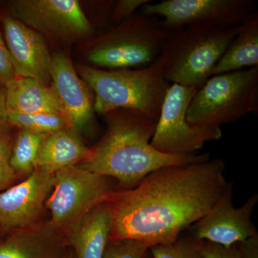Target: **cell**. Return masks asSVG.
Wrapping results in <instances>:
<instances>
[{"mask_svg": "<svg viewBox=\"0 0 258 258\" xmlns=\"http://www.w3.org/2000/svg\"><path fill=\"white\" fill-rule=\"evenodd\" d=\"M12 18L46 35L64 38L88 36L92 26L76 0H16L9 4Z\"/></svg>", "mask_w": 258, "mask_h": 258, "instance_id": "10", "label": "cell"}, {"mask_svg": "<svg viewBox=\"0 0 258 258\" xmlns=\"http://www.w3.org/2000/svg\"><path fill=\"white\" fill-rule=\"evenodd\" d=\"M8 123L0 125V192L9 187L18 179V174L10 164L14 138Z\"/></svg>", "mask_w": 258, "mask_h": 258, "instance_id": "23", "label": "cell"}, {"mask_svg": "<svg viewBox=\"0 0 258 258\" xmlns=\"http://www.w3.org/2000/svg\"><path fill=\"white\" fill-rule=\"evenodd\" d=\"M147 245L134 240H109L103 258H149Z\"/></svg>", "mask_w": 258, "mask_h": 258, "instance_id": "24", "label": "cell"}, {"mask_svg": "<svg viewBox=\"0 0 258 258\" xmlns=\"http://www.w3.org/2000/svg\"><path fill=\"white\" fill-rule=\"evenodd\" d=\"M153 258H204L200 240L192 237H180L174 242L150 247Z\"/></svg>", "mask_w": 258, "mask_h": 258, "instance_id": "22", "label": "cell"}, {"mask_svg": "<svg viewBox=\"0 0 258 258\" xmlns=\"http://www.w3.org/2000/svg\"><path fill=\"white\" fill-rule=\"evenodd\" d=\"M8 109L6 105V89L0 88V125L6 124L8 121Z\"/></svg>", "mask_w": 258, "mask_h": 258, "instance_id": "29", "label": "cell"}, {"mask_svg": "<svg viewBox=\"0 0 258 258\" xmlns=\"http://www.w3.org/2000/svg\"><path fill=\"white\" fill-rule=\"evenodd\" d=\"M255 66H258V13L254 11L237 27L235 36L210 77Z\"/></svg>", "mask_w": 258, "mask_h": 258, "instance_id": "19", "label": "cell"}, {"mask_svg": "<svg viewBox=\"0 0 258 258\" xmlns=\"http://www.w3.org/2000/svg\"><path fill=\"white\" fill-rule=\"evenodd\" d=\"M233 182L227 187L210 212L191 226V235L198 240H205L225 247L257 235V229L251 220L258 203V195L254 194L239 208L232 203Z\"/></svg>", "mask_w": 258, "mask_h": 258, "instance_id": "11", "label": "cell"}, {"mask_svg": "<svg viewBox=\"0 0 258 258\" xmlns=\"http://www.w3.org/2000/svg\"><path fill=\"white\" fill-rule=\"evenodd\" d=\"M237 27L197 23L169 32L158 57L166 81L202 87L235 36Z\"/></svg>", "mask_w": 258, "mask_h": 258, "instance_id": "4", "label": "cell"}, {"mask_svg": "<svg viewBox=\"0 0 258 258\" xmlns=\"http://www.w3.org/2000/svg\"><path fill=\"white\" fill-rule=\"evenodd\" d=\"M64 258H76L75 257V255L73 253H71L69 254H68V255L64 256Z\"/></svg>", "mask_w": 258, "mask_h": 258, "instance_id": "30", "label": "cell"}, {"mask_svg": "<svg viewBox=\"0 0 258 258\" xmlns=\"http://www.w3.org/2000/svg\"><path fill=\"white\" fill-rule=\"evenodd\" d=\"M241 258H258V235L236 244Z\"/></svg>", "mask_w": 258, "mask_h": 258, "instance_id": "28", "label": "cell"}, {"mask_svg": "<svg viewBox=\"0 0 258 258\" xmlns=\"http://www.w3.org/2000/svg\"><path fill=\"white\" fill-rule=\"evenodd\" d=\"M16 77L9 50L0 32V83L5 86Z\"/></svg>", "mask_w": 258, "mask_h": 258, "instance_id": "27", "label": "cell"}, {"mask_svg": "<svg viewBox=\"0 0 258 258\" xmlns=\"http://www.w3.org/2000/svg\"><path fill=\"white\" fill-rule=\"evenodd\" d=\"M91 149L86 147L72 128L47 134L37 154L35 169L55 173L76 166L88 157Z\"/></svg>", "mask_w": 258, "mask_h": 258, "instance_id": "17", "label": "cell"}, {"mask_svg": "<svg viewBox=\"0 0 258 258\" xmlns=\"http://www.w3.org/2000/svg\"><path fill=\"white\" fill-rule=\"evenodd\" d=\"M258 111V66L212 76L194 96L186 112L190 124L217 127Z\"/></svg>", "mask_w": 258, "mask_h": 258, "instance_id": "5", "label": "cell"}, {"mask_svg": "<svg viewBox=\"0 0 258 258\" xmlns=\"http://www.w3.org/2000/svg\"><path fill=\"white\" fill-rule=\"evenodd\" d=\"M11 232L0 244V258H64L67 244L50 221Z\"/></svg>", "mask_w": 258, "mask_h": 258, "instance_id": "15", "label": "cell"}, {"mask_svg": "<svg viewBox=\"0 0 258 258\" xmlns=\"http://www.w3.org/2000/svg\"><path fill=\"white\" fill-rule=\"evenodd\" d=\"M253 0H164L142 8L144 14L163 18L169 32L202 23L235 28L253 13Z\"/></svg>", "mask_w": 258, "mask_h": 258, "instance_id": "9", "label": "cell"}, {"mask_svg": "<svg viewBox=\"0 0 258 258\" xmlns=\"http://www.w3.org/2000/svg\"><path fill=\"white\" fill-rule=\"evenodd\" d=\"M121 23L91 48L89 62L111 70L141 69L153 63L169 32L163 22L142 13Z\"/></svg>", "mask_w": 258, "mask_h": 258, "instance_id": "6", "label": "cell"}, {"mask_svg": "<svg viewBox=\"0 0 258 258\" xmlns=\"http://www.w3.org/2000/svg\"><path fill=\"white\" fill-rule=\"evenodd\" d=\"M3 28L16 77L50 86L52 56L40 34L10 15L3 19Z\"/></svg>", "mask_w": 258, "mask_h": 258, "instance_id": "13", "label": "cell"}, {"mask_svg": "<svg viewBox=\"0 0 258 258\" xmlns=\"http://www.w3.org/2000/svg\"><path fill=\"white\" fill-rule=\"evenodd\" d=\"M7 123L20 130L42 134H49L60 129L71 128L64 115L52 113L23 114L8 112Z\"/></svg>", "mask_w": 258, "mask_h": 258, "instance_id": "21", "label": "cell"}, {"mask_svg": "<svg viewBox=\"0 0 258 258\" xmlns=\"http://www.w3.org/2000/svg\"><path fill=\"white\" fill-rule=\"evenodd\" d=\"M55 173L35 169L22 182L0 192V227L6 232L41 222Z\"/></svg>", "mask_w": 258, "mask_h": 258, "instance_id": "12", "label": "cell"}, {"mask_svg": "<svg viewBox=\"0 0 258 258\" xmlns=\"http://www.w3.org/2000/svg\"><path fill=\"white\" fill-rule=\"evenodd\" d=\"M200 247L204 258H241L237 245L225 247L205 240H200Z\"/></svg>", "mask_w": 258, "mask_h": 258, "instance_id": "26", "label": "cell"}, {"mask_svg": "<svg viewBox=\"0 0 258 258\" xmlns=\"http://www.w3.org/2000/svg\"><path fill=\"white\" fill-rule=\"evenodd\" d=\"M50 87L62 104L71 128L79 132L93 123L94 101L90 88L62 52L52 56Z\"/></svg>", "mask_w": 258, "mask_h": 258, "instance_id": "14", "label": "cell"}, {"mask_svg": "<svg viewBox=\"0 0 258 258\" xmlns=\"http://www.w3.org/2000/svg\"><path fill=\"white\" fill-rule=\"evenodd\" d=\"M111 228V213L106 202L84 217L67 244L74 248L76 258H103L110 240Z\"/></svg>", "mask_w": 258, "mask_h": 258, "instance_id": "18", "label": "cell"}, {"mask_svg": "<svg viewBox=\"0 0 258 258\" xmlns=\"http://www.w3.org/2000/svg\"><path fill=\"white\" fill-rule=\"evenodd\" d=\"M149 0H119L115 3L112 10L111 20L114 23H121L134 15L139 8L149 3Z\"/></svg>", "mask_w": 258, "mask_h": 258, "instance_id": "25", "label": "cell"}, {"mask_svg": "<svg viewBox=\"0 0 258 258\" xmlns=\"http://www.w3.org/2000/svg\"><path fill=\"white\" fill-rule=\"evenodd\" d=\"M77 73L94 92V111L101 115L132 110L157 122L171 85L158 58L141 69L105 71L83 66L78 68Z\"/></svg>", "mask_w": 258, "mask_h": 258, "instance_id": "3", "label": "cell"}, {"mask_svg": "<svg viewBox=\"0 0 258 258\" xmlns=\"http://www.w3.org/2000/svg\"><path fill=\"white\" fill-rule=\"evenodd\" d=\"M111 179L77 166L56 171L53 189L45 208L50 212L51 225L66 244L84 217L98 205L108 201L116 190Z\"/></svg>", "mask_w": 258, "mask_h": 258, "instance_id": "7", "label": "cell"}, {"mask_svg": "<svg viewBox=\"0 0 258 258\" xmlns=\"http://www.w3.org/2000/svg\"><path fill=\"white\" fill-rule=\"evenodd\" d=\"M108 128L89 155L78 167L107 176L118 183V190L135 187L151 173L169 166L206 160L210 154L171 156L151 145L157 121L132 110L109 112Z\"/></svg>", "mask_w": 258, "mask_h": 258, "instance_id": "2", "label": "cell"}, {"mask_svg": "<svg viewBox=\"0 0 258 258\" xmlns=\"http://www.w3.org/2000/svg\"><path fill=\"white\" fill-rule=\"evenodd\" d=\"M8 112L64 115L62 104L50 86L30 78H15L5 86Z\"/></svg>", "mask_w": 258, "mask_h": 258, "instance_id": "16", "label": "cell"}, {"mask_svg": "<svg viewBox=\"0 0 258 258\" xmlns=\"http://www.w3.org/2000/svg\"><path fill=\"white\" fill-rule=\"evenodd\" d=\"M221 159L166 166L137 186L115 190L107 203L110 240H134L153 247L174 242L213 208L228 182Z\"/></svg>", "mask_w": 258, "mask_h": 258, "instance_id": "1", "label": "cell"}, {"mask_svg": "<svg viewBox=\"0 0 258 258\" xmlns=\"http://www.w3.org/2000/svg\"><path fill=\"white\" fill-rule=\"evenodd\" d=\"M198 89L170 85L151 139L154 149L167 155H192L207 142L222 138L221 128L191 125L186 120L188 107Z\"/></svg>", "mask_w": 258, "mask_h": 258, "instance_id": "8", "label": "cell"}, {"mask_svg": "<svg viewBox=\"0 0 258 258\" xmlns=\"http://www.w3.org/2000/svg\"><path fill=\"white\" fill-rule=\"evenodd\" d=\"M47 134L20 130L14 139L10 164L18 176H28L35 170L39 149Z\"/></svg>", "mask_w": 258, "mask_h": 258, "instance_id": "20", "label": "cell"}]
</instances>
